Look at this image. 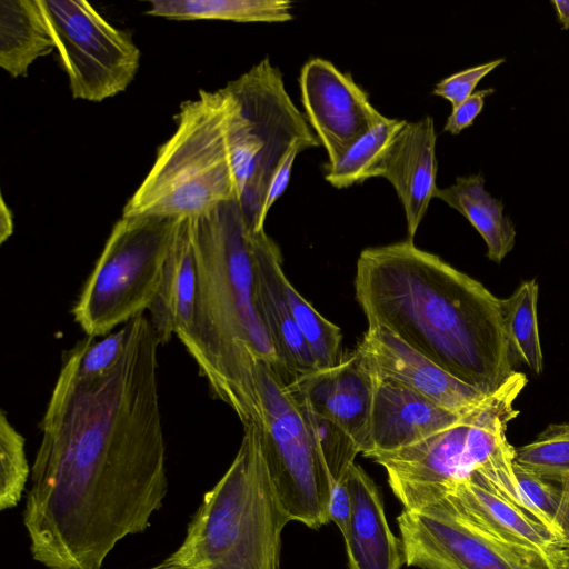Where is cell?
Here are the masks:
<instances>
[{
	"instance_id": "obj_9",
	"label": "cell",
	"mask_w": 569,
	"mask_h": 569,
	"mask_svg": "<svg viewBox=\"0 0 569 569\" xmlns=\"http://www.w3.org/2000/svg\"><path fill=\"white\" fill-rule=\"evenodd\" d=\"M261 407V448L278 501L291 520L312 529L327 525L332 479L306 408L278 371L256 368Z\"/></svg>"
},
{
	"instance_id": "obj_38",
	"label": "cell",
	"mask_w": 569,
	"mask_h": 569,
	"mask_svg": "<svg viewBox=\"0 0 569 569\" xmlns=\"http://www.w3.org/2000/svg\"><path fill=\"white\" fill-rule=\"evenodd\" d=\"M149 569H184V568H181V567H178V566L168 565V563L162 561L160 565H158L156 567H152V568H149Z\"/></svg>"
},
{
	"instance_id": "obj_5",
	"label": "cell",
	"mask_w": 569,
	"mask_h": 569,
	"mask_svg": "<svg viewBox=\"0 0 569 569\" xmlns=\"http://www.w3.org/2000/svg\"><path fill=\"white\" fill-rule=\"evenodd\" d=\"M238 199L227 138V104L220 92L200 90L180 104L176 129L123 207L122 216L196 218Z\"/></svg>"
},
{
	"instance_id": "obj_20",
	"label": "cell",
	"mask_w": 569,
	"mask_h": 569,
	"mask_svg": "<svg viewBox=\"0 0 569 569\" xmlns=\"http://www.w3.org/2000/svg\"><path fill=\"white\" fill-rule=\"evenodd\" d=\"M198 273L189 218L178 219L149 319L161 345L191 325Z\"/></svg>"
},
{
	"instance_id": "obj_22",
	"label": "cell",
	"mask_w": 569,
	"mask_h": 569,
	"mask_svg": "<svg viewBox=\"0 0 569 569\" xmlns=\"http://www.w3.org/2000/svg\"><path fill=\"white\" fill-rule=\"evenodd\" d=\"M435 198L456 209L476 228L487 244V257L497 263L515 246L516 230L502 213L503 204L485 190L481 174L458 177L446 188H438Z\"/></svg>"
},
{
	"instance_id": "obj_32",
	"label": "cell",
	"mask_w": 569,
	"mask_h": 569,
	"mask_svg": "<svg viewBox=\"0 0 569 569\" xmlns=\"http://www.w3.org/2000/svg\"><path fill=\"white\" fill-rule=\"evenodd\" d=\"M492 92V88L478 90L460 104L452 108L443 127V131L451 134H459L463 129L470 127L476 117L481 112L485 99Z\"/></svg>"
},
{
	"instance_id": "obj_3",
	"label": "cell",
	"mask_w": 569,
	"mask_h": 569,
	"mask_svg": "<svg viewBox=\"0 0 569 569\" xmlns=\"http://www.w3.org/2000/svg\"><path fill=\"white\" fill-rule=\"evenodd\" d=\"M198 286L191 325L177 335L216 398L243 426L261 422L256 386L259 362L272 366L287 385L260 313L256 287L254 231L238 201H224L190 219Z\"/></svg>"
},
{
	"instance_id": "obj_34",
	"label": "cell",
	"mask_w": 569,
	"mask_h": 569,
	"mask_svg": "<svg viewBox=\"0 0 569 569\" xmlns=\"http://www.w3.org/2000/svg\"><path fill=\"white\" fill-rule=\"evenodd\" d=\"M305 150L306 149L301 146L293 147L278 166L271 178L266 196L263 206V213L266 217L273 203L282 196L287 189L296 157L298 153Z\"/></svg>"
},
{
	"instance_id": "obj_18",
	"label": "cell",
	"mask_w": 569,
	"mask_h": 569,
	"mask_svg": "<svg viewBox=\"0 0 569 569\" xmlns=\"http://www.w3.org/2000/svg\"><path fill=\"white\" fill-rule=\"evenodd\" d=\"M254 264L260 313L292 383L317 366L289 308L280 250L264 230L256 234Z\"/></svg>"
},
{
	"instance_id": "obj_24",
	"label": "cell",
	"mask_w": 569,
	"mask_h": 569,
	"mask_svg": "<svg viewBox=\"0 0 569 569\" xmlns=\"http://www.w3.org/2000/svg\"><path fill=\"white\" fill-rule=\"evenodd\" d=\"M538 284L523 281L507 299H502L506 335L515 359L539 375L543 357L537 319Z\"/></svg>"
},
{
	"instance_id": "obj_7",
	"label": "cell",
	"mask_w": 569,
	"mask_h": 569,
	"mask_svg": "<svg viewBox=\"0 0 569 569\" xmlns=\"http://www.w3.org/2000/svg\"><path fill=\"white\" fill-rule=\"evenodd\" d=\"M219 90L227 104V138L238 201L251 228L262 231L266 196L278 166L293 147L307 150L320 142L269 57Z\"/></svg>"
},
{
	"instance_id": "obj_1",
	"label": "cell",
	"mask_w": 569,
	"mask_h": 569,
	"mask_svg": "<svg viewBox=\"0 0 569 569\" xmlns=\"http://www.w3.org/2000/svg\"><path fill=\"white\" fill-rule=\"evenodd\" d=\"M108 373L82 378L66 352L31 468L23 525L47 569H100L143 532L168 492L158 383L161 345L144 313Z\"/></svg>"
},
{
	"instance_id": "obj_29",
	"label": "cell",
	"mask_w": 569,
	"mask_h": 569,
	"mask_svg": "<svg viewBox=\"0 0 569 569\" xmlns=\"http://www.w3.org/2000/svg\"><path fill=\"white\" fill-rule=\"evenodd\" d=\"M302 403L332 482H337L355 463L356 456L360 453L359 448L343 429L312 412L303 401Z\"/></svg>"
},
{
	"instance_id": "obj_23",
	"label": "cell",
	"mask_w": 569,
	"mask_h": 569,
	"mask_svg": "<svg viewBox=\"0 0 569 569\" xmlns=\"http://www.w3.org/2000/svg\"><path fill=\"white\" fill-rule=\"evenodd\" d=\"M147 14L170 20L286 22L293 18L288 0H152Z\"/></svg>"
},
{
	"instance_id": "obj_19",
	"label": "cell",
	"mask_w": 569,
	"mask_h": 569,
	"mask_svg": "<svg viewBox=\"0 0 569 569\" xmlns=\"http://www.w3.org/2000/svg\"><path fill=\"white\" fill-rule=\"evenodd\" d=\"M352 511L343 536L350 569H401V540L390 530L378 487L353 463L345 475Z\"/></svg>"
},
{
	"instance_id": "obj_2",
	"label": "cell",
	"mask_w": 569,
	"mask_h": 569,
	"mask_svg": "<svg viewBox=\"0 0 569 569\" xmlns=\"http://www.w3.org/2000/svg\"><path fill=\"white\" fill-rule=\"evenodd\" d=\"M355 291L368 323L483 393L516 371L502 299L413 240L362 250Z\"/></svg>"
},
{
	"instance_id": "obj_14",
	"label": "cell",
	"mask_w": 569,
	"mask_h": 569,
	"mask_svg": "<svg viewBox=\"0 0 569 569\" xmlns=\"http://www.w3.org/2000/svg\"><path fill=\"white\" fill-rule=\"evenodd\" d=\"M436 140L432 117L407 121L368 173V179L380 177L392 184L405 211L410 240L438 189Z\"/></svg>"
},
{
	"instance_id": "obj_16",
	"label": "cell",
	"mask_w": 569,
	"mask_h": 569,
	"mask_svg": "<svg viewBox=\"0 0 569 569\" xmlns=\"http://www.w3.org/2000/svg\"><path fill=\"white\" fill-rule=\"evenodd\" d=\"M372 375L371 417L360 452L365 457L418 443L448 428L462 415L440 407L393 379Z\"/></svg>"
},
{
	"instance_id": "obj_28",
	"label": "cell",
	"mask_w": 569,
	"mask_h": 569,
	"mask_svg": "<svg viewBox=\"0 0 569 569\" xmlns=\"http://www.w3.org/2000/svg\"><path fill=\"white\" fill-rule=\"evenodd\" d=\"M129 332V323H126L100 341H94V337L90 336L79 340L71 348L77 375L82 378H94L111 371L126 351Z\"/></svg>"
},
{
	"instance_id": "obj_26",
	"label": "cell",
	"mask_w": 569,
	"mask_h": 569,
	"mask_svg": "<svg viewBox=\"0 0 569 569\" xmlns=\"http://www.w3.org/2000/svg\"><path fill=\"white\" fill-rule=\"evenodd\" d=\"M283 289L292 318L312 353L317 368L335 366L341 359L340 328L320 315L287 277L283 279Z\"/></svg>"
},
{
	"instance_id": "obj_33",
	"label": "cell",
	"mask_w": 569,
	"mask_h": 569,
	"mask_svg": "<svg viewBox=\"0 0 569 569\" xmlns=\"http://www.w3.org/2000/svg\"><path fill=\"white\" fill-rule=\"evenodd\" d=\"M352 511V501L350 491L343 478L337 482H332L328 516L339 528L342 537L346 535L349 527Z\"/></svg>"
},
{
	"instance_id": "obj_6",
	"label": "cell",
	"mask_w": 569,
	"mask_h": 569,
	"mask_svg": "<svg viewBox=\"0 0 569 569\" xmlns=\"http://www.w3.org/2000/svg\"><path fill=\"white\" fill-rule=\"evenodd\" d=\"M526 385V375L515 371L448 428L412 446L369 457L385 468L403 509H421L472 473L486 475L513 461L506 431L519 413L513 403Z\"/></svg>"
},
{
	"instance_id": "obj_36",
	"label": "cell",
	"mask_w": 569,
	"mask_h": 569,
	"mask_svg": "<svg viewBox=\"0 0 569 569\" xmlns=\"http://www.w3.org/2000/svg\"><path fill=\"white\" fill-rule=\"evenodd\" d=\"M552 4L556 8L557 17L562 29H569V0H555Z\"/></svg>"
},
{
	"instance_id": "obj_15",
	"label": "cell",
	"mask_w": 569,
	"mask_h": 569,
	"mask_svg": "<svg viewBox=\"0 0 569 569\" xmlns=\"http://www.w3.org/2000/svg\"><path fill=\"white\" fill-rule=\"evenodd\" d=\"M288 386L312 412L343 429L361 452L371 417L373 375L356 350Z\"/></svg>"
},
{
	"instance_id": "obj_35",
	"label": "cell",
	"mask_w": 569,
	"mask_h": 569,
	"mask_svg": "<svg viewBox=\"0 0 569 569\" xmlns=\"http://www.w3.org/2000/svg\"><path fill=\"white\" fill-rule=\"evenodd\" d=\"M13 232V218L3 197L0 204V242L3 243Z\"/></svg>"
},
{
	"instance_id": "obj_10",
	"label": "cell",
	"mask_w": 569,
	"mask_h": 569,
	"mask_svg": "<svg viewBox=\"0 0 569 569\" xmlns=\"http://www.w3.org/2000/svg\"><path fill=\"white\" fill-rule=\"evenodd\" d=\"M73 99L101 102L136 78L141 52L132 38L83 0H39Z\"/></svg>"
},
{
	"instance_id": "obj_17",
	"label": "cell",
	"mask_w": 569,
	"mask_h": 569,
	"mask_svg": "<svg viewBox=\"0 0 569 569\" xmlns=\"http://www.w3.org/2000/svg\"><path fill=\"white\" fill-rule=\"evenodd\" d=\"M438 497L448 498L500 538L537 552L549 569L556 566L566 540L500 495L479 472L453 485Z\"/></svg>"
},
{
	"instance_id": "obj_37",
	"label": "cell",
	"mask_w": 569,
	"mask_h": 569,
	"mask_svg": "<svg viewBox=\"0 0 569 569\" xmlns=\"http://www.w3.org/2000/svg\"><path fill=\"white\" fill-rule=\"evenodd\" d=\"M552 569H569V539L566 540L560 557Z\"/></svg>"
},
{
	"instance_id": "obj_31",
	"label": "cell",
	"mask_w": 569,
	"mask_h": 569,
	"mask_svg": "<svg viewBox=\"0 0 569 569\" xmlns=\"http://www.w3.org/2000/svg\"><path fill=\"white\" fill-rule=\"evenodd\" d=\"M503 61L505 59H498L453 73L439 81L432 94L448 100L455 108L468 99L479 81Z\"/></svg>"
},
{
	"instance_id": "obj_11",
	"label": "cell",
	"mask_w": 569,
	"mask_h": 569,
	"mask_svg": "<svg viewBox=\"0 0 569 569\" xmlns=\"http://www.w3.org/2000/svg\"><path fill=\"white\" fill-rule=\"evenodd\" d=\"M407 566L420 569H549L535 551L475 521L446 497L397 518Z\"/></svg>"
},
{
	"instance_id": "obj_25",
	"label": "cell",
	"mask_w": 569,
	"mask_h": 569,
	"mask_svg": "<svg viewBox=\"0 0 569 569\" xmlns=\"http://www.w3.org/2000/svg\"><path fill=\"white\" fill-rule=\"evenodd\" d=\"M406 120L385 118L359 137L335 161L325 166V179L335 188L343 189L368 180V173Z\"/></svg>"
},
{
	"instance_id": "obj_8",
	"label": "cell",
	"mask_w": 569,
	"mask_h": 569,
	"mask_svg": "<svg viewBox=\"0 0 569 569\" xmlns=\"http://www.w3.org/2000/svg\"><path fill=\"white\" fill-rule=\"evenodd\" d=\"M177 221L122 216L113 224L72 309L87 336H107L149 310Z\"/></svg>"
},
{
	"instance_id": "obj_30",
	"label": "cell",
	"mask_w": 569,
	"mask_h": 569,
	"mask_svg": "<svg viewBox=\"0 0 569 569\" xmlns=\"http://www.w3.org/2000/svg\"><path fill=\"white\" fill-rule=\"evenodd\" d=\"M513 471L531 516L560 537L556 527L561 502L560 487L526 470L517 465L515 460Z\"/></svg>"
},
{
	"instance_id": "obj_4",
	"label": "cell",
	"mask_w": 569,
	"mask_h": 569,
	"mask_svg": "<svg viewBox=\"0 0 569 569\" xmlns=\"http://www.w3.org/2000/svg\"><path fill=\"white\" fill-rule=\"evenodd\" d=\"M204 493L180 547L163 562L184 569H279L281 533L291 521L268 473L258 423Z\"/></svg>"
},
{
	"instance_id": "obj_27",
	"label": "cell",
	"mask_w": 569,
	"mask_h": 569,
	"mask_svg": "<svg viewBox=\"0 0 569 569\" xmlns=\"http://www.w3.org/2000/svg\"><path fill=\"white\" fill-rule=\"evenodd\" d=\"M24 438L12 426L4 410L0 416V509L17 506L30 473Z\"/></svg>"
},
{
	"instance_id": "obj_12",
	"label": "cell",
	"mask_w": 569,
	"mask_h": 569,
	"mask_svg": "<svg viewBox=\"0 0 569 569\" xmlns=\"http://www.w3.org/2000/svg\"><path fill=\"white\" fill-rule=\"evenodd\" d=\"M299 86L305 116L325 147L328 162L385 118L352 76L329 60H308L301 68Z\"/></svg>"
},
{
	"instance_id": "obj_13",
	"label": "cell",
	"mask_w": 569,
	"mask_h": 569,
	"mask_svg": "<svg viewBox=\"0 0 569 569\" xmlns=\"http://www.w3.org/2000/svg\"><path fill=\"white\" fill-rule=\"evenodd\" d=\"M356 351L372 372L393 379L452 412L463 413L487 396L443 370L383 326L368 323Z\"/></svg>"
},
{
	"instance_id": "obj_21",
	"label": "cell",
	"mask_w": 569,
	"mask_h": 569,
	"mask_svg": "<svg viewBox=\"0 0 569 569\" xmlns=\"http://www.w3.org/2000/svg\"><path fill=\"white\" fill-rule=\"evenodd\" d=\"M54 49L39 0L0 1V67L7 73L27 77L32 63Z\"/></svg>"
}]
</instances>
